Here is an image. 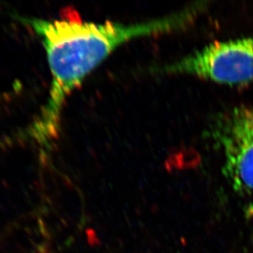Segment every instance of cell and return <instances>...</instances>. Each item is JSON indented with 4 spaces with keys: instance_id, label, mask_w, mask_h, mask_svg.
<instances>
[{
    "instance_id": "2",
    "label": "cell",
    "mask_w": 253,
    "mask_h": 253,
    "mask_svg": "<svg viewBox=\"0 0 253 253\" xmlns=\"http://www.w3.org/2000/svg\"><path fill=\"white\" fill-rule=\"evenodd\" d=\"M222 157V173L244 209L253 215V108L240 106L223 113L212 128Z\"/></svg>"
},
{
    "instance_id": "3",
    "label": "cell",
    "mask_w": 253,
    "mask_h": 253,
    "mask_svg": "<svg viewBox=\"0 0 253 253\" xmlns=\"http://www.w3.org/2000/svg\"><path fill=\"white\" fill-rule=\"evenodd\" d=\"M160 71L227 85L249 84L253 82V35L210 43Z\"/></svg>"
},
{
    "instance_id": "4",
    "label": "cell",
    "mask_w": 253,
    "mask_h": 253,
    "mask_svg": "<svg viewBox=\"0 0 253 253\" xmlns=\"http://www.w3.org/2000/svg\"><path fill=\"white\" fill-rule=\"evenodd\" d=\"M28 224L12 226V253H55L42 219L32 221V227Z\"/></svg>"
},
{
    "instance_id": "1",
    "label": "cell",
    "mask_w": 253,
    "mask_h": 253,
    "mask_svg": "<svg viewBox=\"0 0 253 253\" xmlns=\"http://www.w3.org/2000/svg\"><path fill=\"white\" fill-rule=\"evenodd\" d=\"M203 5V4H202ZM194 5L174 14L148 22L124 24L83 22L77 15L47 20L17 15L43 43L52 76L48 100L29 134L48 149L59 131L67 98L83 80L122 43L142 36L168 33L188 27L203 6Z\"/></svg>"
}]
</instances>
